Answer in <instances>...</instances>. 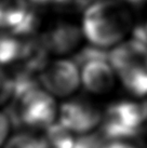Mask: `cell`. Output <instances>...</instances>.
<instances>
[{
	"mask_svg": "<svg viewBox=\"0 0 147 148\" xmlns=\"http://www.w3.org/2000/svg\"><path fill=\"white\" fill-rule=\"evenodd\" d=\"M132 28L130 8L120 0H96L83 12L81 29L84 39L100 49L121 43Z\"/></svg>",
	"mask_w": 147,
	"mask_h": 148,
	"instance_id": "6da1fadb",
	"label": "cell"
},
{
	"mask_svg": "<svg viewBox=\"0 0 147 148\" xmlns=\"http://www.w3.org/2000/svg\"><path fill=\"white\" fill-rule=\"evenodd\" d=\"M13 96L8 116L13 124L32 129H47L54 123L58 108L53 95L39 86L37 79L15 75Z\"/></svg>",
	"mask_w": 147,
	"mask_h": 148,
	"instance_id": "7a4b0ae2",
	"label": "cell"
},
{
	"mask_svg": "<svg viewBox=\"0 0 147 148\" xmlns=\"http://www.w3.org/2000/svg\"><path fill=\"white\" fill-rule=\"evenodd\" d=\"M38 80L42 88L54 97L70 96L81 84L77 62L67 58L48 62L38 75Z\"/></svg>",
	"mask_w": 147,
	"mask_h": 148,
	"instance_id": "8992f818",
	"label": "cell"
},
{
	"mask_svg": "<svg viewBox=\"0 0 147 148\" xmlns=\"http://www.w3.org/2000/svg\"><path fill=\"white\" fill-rule=\"evenodd\" d=\"M106 142L102 134H84L77 137L74 148H102L103 144Z\"/></svg>",
	"mask_w": 147,
	"mask_h": 148,
	"instance_id": "7c38bea8",
	"label": "cell"
},
{
	"mask_svg": "<svg viewBox=\"0 0 147 148\" xmlns=\"http://www.w3.org/2000/svg\"><path fill=\"white\" fill-rule=\"evenodd\" d=\"M103 112L88 99H73L58 107V122L74 134H89L101 125Z\"/></svg>",
	"mask_w": 147,
	"mask_h": 148,
	"instance_id": "52a82bcc",
	"label": "cell"
},
{
	"mask_svg": "<svg viewBox=\"0 0 147 148\" xmlns=\"http://www.w3.org/2000/svg\"><path fill=\"white\" fill-rule=\"evenodd\" d=\"M4 148H49L45 137L32 133H17L9 138Z\"/></svg>",
	"mask_w": 147,
	"mask_h": 148,
	"instance_id": "8fae6325",
	"label": "cell"
},
{
	"mask_svg": "<svg viewBox=\"0 0 147 148\" xmlns=\"http://www.w3.org/2000/svg\"><path fill=\"white\" fill-rule=\"evenodd\" d=\"M81 66V84L88 92L96 95L109 93L115 88L117 75L108 61V53L96 47L81 51L77 58Z\"/></svg>",
	"mask_w": 147,
	"mask_h": 148,
	"instance_id": "5b68a950",
	"label": "cell"
},
{
	"mask_svg": "<svg viewBox=\"0 0 147 148\" xmlns=\"http://www.w3.org/2000/svg\"><path fill=\"white\" fill-rule=\"evenodd\" d=\"M45 140L49 148H74L77 137L73 132L62 125L60 122H54L45 129Z\"/></svg>",
	"mask_w": 147,
	"mask_h": 148,
	"instance_id": "30bf717a",
	"label": "cell"
},
{
	"mask_svg": "<svg viewBox=\"0 0 147 148\" xmlns=\"http://www.w3.org/2000/svg\"><path fill=\"white\" fill-rule=\"evenodd\" d=\"M27 42L14 34L0 32V65L21 62Z\"/></svg>",
	"mask_w": 147,
	"mask_h": 148,
	"instance_id": "9c48e42d",
	"label": "cell"
},
{
	"mask_svg": "<svg viewBox=\"0 0 147 148\" xmlns=\"http://www.w3.org/2000/svg\"><path fill=\"white\" fill-rule=\"evenodd\" d=\"M108 61L129 93L147 95V45L135 37L124 40L108 52Z\"/></svg>",
	"mask_w": 147,
	"mask_h": 148,
	"instance_id": "3957f363",
	"label": "cell"
},
{
	"mask_svg": "<svg viewBox=\"0 0 147 148\" xmlns=\"http://www.w3.org/2000/svg\"><path fill=\"white\" fill-rule=\"evenodd\" d=\"M84 38L81 26L66 21L56 22L50 26L40 38L48 53L66 55L73 53L80 47Z\"/></svg>",
	"mask_w": 147,
	"mask_h": 148,
	"instance_id": "ba28073f",
	"label": "cell"
},
{
	"mask_svg": "<svg viewBox=\"0 0 147 148\" xmlns=\"http://www.w3.org/2000/svg\"><path fill=\"white\" fill-rule=\"evenodd\" d=\"M13 96V79L7 76L0 67V105L10 103Z\"/></svg>",
	"mask_w": 147,
	"mask_h": 148,
	"instance_id": "4fadbf2b",
	"label": "cell"
},
{
	"mask_svg": "<svg viewBox=\"0 0 147 148\" xmlns=\"http://www.w3.org/2000/svg\"><path fill=\"white\" fill-rule=\"evenodd\" d=\"M102 148H137L128 140H106Z\"/></svg>",
	"mask_w": 147,
	"mask_h": 148,
	"instance_id": "9a60e30c",
	"label": "cell"
},
{
	"mask_svg": "<svg viewBox=\"0 0 147 148\" xmlns=\"http://www.w3.org/2000/svg\"><path fill=\"white\" fill-rule=\"evenodd\" d=\"M133 37L139 39L141 41H143L145 45H147V22L145 26L142 27H135L134 32H133Z\"/></svg>",
	"mask_w": 147,
	"mask_h": 148,
	"instance_id": "2e32d148",
	"label": "cell"
},
{
	"mask_svg": "<svg viewBox=\"0 0 147 148\" xmlns=\"http://www.w3.org/2000/svg\"><path fill=\"white\" fill-rule=\"evenodd\" d=\"M29 1L38 4H57V5H62V4L69 3L73 0H29Z\"/></svg>",
	"mask_w": 147,
	"mask_h": 148,
	"instance_id": "e0dca14e",
	"label": "cell"
},
{
	"mask_svg": "<svg viewBox=\"0 0 147 148\" xmlns=\"http://www.w3.org/2000/svg\"><path fill=\"white\" fill-rule=\"evenodd\" d=\"M11 123L12 122L10 120V117L3 112H0V146L3 145L8 137Z\"/></svg>",
	"mask_w": 147,
	"mask_h": 148,
	"instance_id": "5bb4252c",
	"label": "cell"
},
{
	"mask_svg": "<svg viewBox=\"0 0 147 148\" xmlns=\"http://www.w3.org/2000/svg\"><path fill=\"white\" fill-rule=\"evenodd\" d=\"M147 121V102L122 99L111 103L103 112L102 135L106 140H128L139 135Z\"/></svg>",
	"mask_w": 147,
	"mask_h": 148,
	"instance_id": "277c9868",
	"label": "cell"
},
{
	"mask_svg": "<svg viewBox=\"0 0 147 148\" xmlns=\"http://www.w3.org/2000/svg\"><path fill=\"white\" fill-rule=\"evenodd\" d=\"M127 4H134V5H139V4L145 3L147 0H120Z\"/></svg>",
	"mask_w": 147,
	"mask_h": 148,
	"instance_id": "ac0fdd59",
	"label": "cell"
}]
</instances>
